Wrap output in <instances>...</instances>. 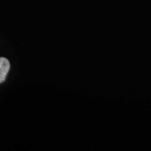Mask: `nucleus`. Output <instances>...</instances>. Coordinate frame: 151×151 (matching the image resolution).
Here are the masks:
<instances>
[{"mask_svg": "<svg viewBox=\"0 0 151 151\" xmlns=\"http://www.w3.org/2000/svg\"><path fill=\"white\" fill-rule=\"evenodd\" d=\"M9 69L10 62L9 60L5 58H0V83L5 81Z\"/></svg>", "mask_w": 151, "mask_h": 151, "instance_id": "f257e3e1", "label": "nucleus"}]
</instances>
